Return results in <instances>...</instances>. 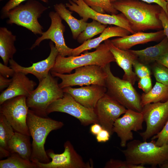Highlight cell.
<instances>
[{
	"label": "cell",
	"instance_id": "4",
	"mask_svg": "<svg viewBox=\"0 0 168 168\" xmlns=\"http://www.w3.org/2000/svg\"><path fill=\"white\" fill-rule=\"evenodd\" d=\"M155 141L142 142L135 139L127 143L126 149L120 150L129 163L155 167L168 160V145L158 146Z\"/></svg>",
	"mask_w": 168,
	"mask_h": 168
},
{
	"label": "cell",
	"instance_id": "11",
	"mask_svg": "<svg viewBox=\"0 0 168 168\" xmlns=\"http://www.w3.org/2000/svg\"><path fill=\"white\" fill-rule=\"evenodd\" d=\"M26 98L19 96L5 101L0 105V113L5 117L15 132L30 136L26 123L29 108Z\"/></svg>",
	"mask_w": 168,
	"mask_h": 168
},
{
	"label": "cell",
	"instance_id": "23",
	"mask_svg": "<svg viewBox=\"0 0 168 168\" xmlns=\"http://www.w3.org/2000/svg\"><path fill=\"white\" fill-rule=\"evenodd\" d=\"M138 60L146 65L156 62L162 55L168 53V39L166 36L157 44L140 50H130Z\"/></svg>",
	"mask_w": 168,
	"mask_h": 168
},
{
	"label": "cell",
	"instance_id": "1",
	"mask_svg": "<svg viewBox=\"0 0 168 168\" xmlns=\"http://www.w3.org/2000/svg\"><path fill=\"white\" fill-rule=\"evenodd\" d=\"M111 3L127 18L135 32L163 28L159 18L162 8L157 4L140 0H117Z\"/></svg>",
	"mask_w": 168,
	"mask_h": 168
},
{
	"label": "cell",
	"instance_id": "21",
	"mask_svg": "<svg viewBox=\"0 0 168 168\" xmlns=\"http://www.w3.org/2000/svg\"><path fill=\"white\" fill-rule=\"evenodd\" d=\"M165 36L163 30L154 32L139 31L131 35L113 39L111 41L117 48L124 50H128L136 45L159 41Z\"/></svg>",
	"mask_w": 168,
	"mask_h": 168
},
{
	"label": "cell",
	"instance_id": "26",
	"mask_svg": "<svg viewBox=\"0 0 168 168\" xmlns=\"http://www.w3.org/2000/svg\"><path fill=\"white\" fill-rule=\"evenodd\" d=\"M16 37L7 28L0 27V56L6 65H7L10 59H13L16 52L14 45Z\"/></svg>",
	"mask_w": 168,
	"mask_h": 168
},
{
	"label": "cell",
	"instance_id": "29",
	"mask_svg": "<svg viewBox=\"0 0 168 168\" xmlns=\"http://www.w3.org/2000/svg\"><path fill=\"white\" fill-rule=\"evenodd\" d=\"M107 26V25L93 20L92 22L87 23L85 29L78 35L77 39V42L82 44L95 36L101 33Z\"/></svg>",
	"mask_w": 168,
	"mask_h": 168
},
{
	"label": "cell",
	"instance_id": "48",
	"mask_svg": "<svg viewBox=\"0 0 168 168\" xmlns=\"http://www.w3.org/2000/svg\"><path fill=\"white\" fill-rule=\"evenodd\" d=\"M165 0V1H166V2L167 1H168V0Z\"/></svg>",
	"mask_w": 168,
	"mask_h": 168
},
{
	"label": "cell",
	"instance_id": "47",
	"mask_svg": "<svg viewBox=\"0 0 168 168\" xmlns=\"http://www.w3.org/2000/svg\"><path fill=\"white\" fill-rule=\"evenodd\" d=\"M167 9L168 13V1H167Z\"/></svg>",
	"mask_w": 168,
	"mask_h": 168
},
{
	"label": "cell",
	"instance_id": "10",
	"mask_svg": "<svg viewBox=\"0 0 168 168\" xmlns=\"http://www.w3.org/2000/svg\"><path fill=\"white\" fill-rule=\"evenodd\" d=\"M65 5L71 11L77 13L85 22L91 19L103 24L121 27L132 34L135 33L132 30L128 20L122 13L113 15L101 13L93 9L83 0H69Z\"/></svg>",
	"mask_w": 168,
	"mask_h": 168
},
{
	"label": "cell",
	"instance_id": "13",
	"mask_svg": "<svg viewBox=\"0 0 168 168\" xmlns=\"http://www.w3.org/2000/svg\"><path fill=\"white\" fill-rule=\"evenodd\" d=\"M64 151L61 154H56L52 150L46 152L52 161L47 163L38 161L34 162L37 168H91L93 166L86 163L76 152L71 142L66 141L64 144Z\"/></svg>",
	"mask_w": 168,
	"mask_h": 168
},
{
	"label": "cell",
	"instance_id": "16",
	"mask_svg": "<svg viewBox=\"0 0 168 168\" xmlns=\"http://www.w3.org/2000/svg\"><path fill=\"white\" fill-rule=\"evenodd\" d=\"M143 121L141 112L127 109L122 117L115 120L113 125V131L119 138L121 147H126L127 142L133 139L132 131L137 132L143 129Z\"/></svg>",
	"mask_w": 168,
	"mask_h": 168
},
{
	"label": "cell",
	"instance_id": "31",
	"mask_svg": "<svg viewBox=\"0 0 168 168\" xmlns=\"http://www.w3.org/2000/svg\"><path fill=\"white\" fill-rule=\"evenodd\" d=\"M91 8L98 12L117 14L118 12L113 6L110 0H83Z\"/></svg>",
	"mask_w": 168,
	"mask_h": 168
},
{
	"label": "cell",
	"instance_id": "43",
	"mask_svg": "<svg viewBox=\"0 0 168 168\" xmlns=\"http://www.w3.org/2000/svg\"><path fill=\"white\" fill-rule=\"evenodd\" d=\"M102 126L98 123H95L91 125L90 128V131L91 133L96 135L103 129Z\"/></svg>",
	"mask_w": 168,
	"mask_h": 168
},
{
	"label": "cell",
	"instance_id": "49",
	"mask_svg": "<svg viewBox=\"0 0 168 168\" xmlns=\"http://www.w3.org/2000/svg\"><path fill=\"white\" fill-rule=\"evenodd\" d=\"M3 0H0V1H3Z\"/></svg>",
	"mask_w": 168,
	"mask_h": 168
},
{
	"label": "cell",
	"instance_id": "34",
	"mask_svg": "<svg viewBox=\"0 0 168 168\" xmlns=\"http://www.w3.org/2000/svg\"><path fill=\"white\" fill-rule=\"evenodd\" d=\"M157 139L156 145L159 147L168 145V120L161 130L151 138L152 140Z\"/></svg>",
	"mask_w": 168,
	"mask_h": 168
},
{
	"label": "cell",
	"instance_id": "19",
	"mask_svg": "<svg viewBox=\"0 0 168 168\" xmlns=\"http://www.w3.org/2000/svg\"><path fill=\"white\" fill-rule=\"evenodd\" d=\"M12 81L7 88L0 95V104L13 98L24 96L27 97L35 89L37 83L30 80L26 75L20 72H15L12 77Z\"/></svg>",
	"mask_w": 168,
	"mask_h": 168
},
{
	"label": "cell",
	"instance_id": "22",
	"mask_svg": "<svg viewBox=\"0 0 168 168\" xmlns=\"http://www.w3.org/2000/svg\"><path fill=\"white\" fill-rule=\"evenodd\" d=\"M131 33L121 27L114 26L107 27L98 37L88 40L78 47L73 49L72 55H79L84 51L96 48L101 43L109 38L114 37H123L130 35Z\"/></svg>",
	"mask_w": 168,
	"mask_h": 168
},
{
	"label": "cell",
	"instance_id": "17",
	"mask_svg": "<svg viewBox=\"0 0 168 168\" xmlns=\"http://www.w3.org/2000/svg\"><path fill=\"white\" fill-rule=\"evenodd\" d=\"M50 48V54L46 59L36 63H33L30 67H25L17 63L13 59L9 60L10 67L15 72H20L25 75L31 74L34 75L39 80L41 81L46 77L53 67L58 52L54 42L51 41L49 43Z\"/></svg>",
	"mask_w": 168,
	"mask_h": 168
},
{
	"label": "cell",
	"instance_id": "5",
	"mask_svg": "<svg viewBox=\"0 0 168 168\" xmlns=\"http://www.w3.org/2000/svg\"><path fill=\"white\" fill-rule=\"evenodd\" d=\"M64 92L58 83L57 78L50 72L45 78L39 82L37 88L26 97V103L30 109L36 114L47 117L49 106L62 97Z\"/></svg>",
	"mask_w": 168,
	"mask_h": 168
},
{
	"label": "cell",
	"instance_id": "41",
	"mask_svg": "<svg viewBox=\"0 0 168 168\" xmlns=\"http://www.w3.org/2000/svg\"><path fill=\"white\" fill-rule=\"evenodd\" d=\"M117 0H110L111 2H113ZM144 2L149 3H155L160 6L165 11L167 16L168 13L167 9V2L165 0H140Z\"/></svg>",
	"mask_w": 168,
	"mask_h": 168
},
{
	"label": "cell",
	"instance_id": "44",
	"mask_svg": "<svg viewBox=\"0 0 168 168\" xmlns=\"http://www.w3.org/2000/svg\"><path fill=\"white\" fill-rule=\"evenodd\" d=\"M156 62L168 68V53L161 55L156 60Z\"/></svg>",
	"mask_w": 168,
	"mask_h": 168
},
{
	"label": "cell",
	"instance_id": "46",
	"mask_svg": "<svg viewBox=\"0 0 168 168\" xmlns=\"http://www.w3.org/2000/svg\"><path fill=\"white\" fill-rule=\"evenodd\" d=\"M159 166L161 168H168V160L165 161Z\"/></svg>",
	"mask_w": 168,
	"mask_h": 168
},
{
	"label": "cell",
	"instance_id": "12",
	"mask_svg": "<svg viewBox=\"0 0 168 168\" xmlns=\"http://www.w3.org/2000/svg\"><path fill=\"white\" fill-rule=\"evenodd\" d=\"M145 122V130L139 133L143 141H146L159 132L168 120V100L147 104L141 112Z\"/></svg>",
	"mask_w": 168,
	"mask_h": 168
},
{
	"label": "cell",
	"instance_id": "2",
	"mask_svg": "<svg viewBox=\"0 0 168 168\" xmlns=\"http://www.w3.org/2000/svg\"><path fill=\"white\" fill-rule=\"evenodd\" d=\"M26 123L32 139L30 161L43 163L50 161L47 154L44 145L46 138L52 131L58 129L63 123L50 118L40 116L29 109Z\"/></svg>",
	"mask_w": 168,
	"mask_h": 168
},
{
	"label": "cell",
	"instance_id": "36",
	"mask_svg": "<svg viewBox=\"0 0 168 168\" xmlns=\"http://www.w3.org/2000/svg\"><path fill=\"white\" fill-rule=\"evenodd\" d=\"M28 0H9L2 8L0 12V18L3 19L6 18L7 12L10 10L19 5L21 3ZM47 3L48 0H39Z\"/></svg>",
	"mask_w": 168,
	"mask_h": 168
},
{
	"label": "cell",
	"instance_id": "15",
	"mask_svg": "<svg viewBox=\"0 0 168 168\" xmlns=\"http://www.w3.org/2000/svg\"><path fill=\"white\" fill-rule=\"evenodd\" d=\"M49 16L51 21L50 27L36 40L30 49L32 50L39 46L43 40L49 39L54 42L60 55L62 57L72 56L73 49L68 47L65 43L63 34L65 27L62 22V19L56 12H50Z\"/></svg>",
	"mask_w": 168,
	"mask_h": 168
},
{
	"label": "cell",
	"instance_id": "45",
	"mask_svg": "<svg viewBox=\"0 0 168 168\" xmlns=\"http://www.w3.org/2000/svg\"><path fill=\"white\" fill-rule=\"evenodd\" d=\"M11 153L8 150L6 149L0 147V159L9 157L11 155Z\"/></svg>",
	"mask_w": 168,
	"mask_h": 168
},
{
	"label": "cell",
	"instance_id": "14",
	"mask_svg": "<svg viewBox=\"0 0 168 168\" xmlns=\"http://www.w3.org/2000/svg\"><path fill=\"white\" fill-rule=\"evenodd\" d=\"M127 109L106 93L98 101L94 110L98 123L107 130L111 135L115 120L124 114Z\"/></svg>",
	"mask_w": 168,
	"mask_h": 168
},
{
	"label": "cell",
	"instance_id": "7",
	"mask_svg": "<svg viewBox=\"0 0 168 168\" xmlns=\"http://www.w3.org/2000/svg\"><path fill=\"white\" fill-rule=\"evenodd\" d=\"M48 8L36 0H28L9 11L6 18L7 24H15L26 28L34 34L42 35L43 26L38 19Z\"/></svg>",
	"mask_w": 168,
	"mask_h": 168
},
{
	"label": "cell",
	"instance_id": "32",
	"mask_svg": "<svg viewBox=\"0 0 168 168\" xmlns=\"http://www.w3.org/2000/svg\"><path fill=\"white\" fill-rule=\"evenodd\" d=\"M153 75L157 82L168 86V68L156 62L152 67Z\"/></svg>",
	"mask_w": 168,
	"mask_h": 168
},
{
	"label": "cell",
	"instance_id": "9",
	"mask_svg": "<svg viewBox=\"0 0 168 168\" xmlns=\"http://www.w3.org/2000/svg\"><path fill=\"white\" fill-rule=\"evenodd\" d=\"M54 112L65 113L72 115L78 119L84 126L98 123L94 109L84 106L68 93L64 92L62 97L51 104L46 113L48 115Z\"/></svg>",
	"mask_w": 168,
	"mask_h": 168
},
{
	"label": "cell",
	"instance_id": "30",
	"mask_svg": "<svg viewBox=\"0 0 168 168\" xmlns=\"http://www.w3.org/2000/svg\"><path fill=\"white\" fill-rule=\"evenodd\" d=\"M14 131L13 128L5 117L0 113V147L8 150V142L14 135Z\"/></svg>",
	"mask_w": 168,
	"mask_h": 168
},
{
	"label": "cell",
	"instance_id": "42",
	"mask_svg": "<svg viewBox=\"0 0 168 168\" xmlns=\"http://www.w3.org/2000/svg\"><path fill=\"white\" fill-rule=\"evenodd\" d=\"M12 81V78L8 79L0 74V91L2 92L9 86Z\"/></svg>",
	"mask_w": 168,
	"mask_h": 168
},
{
	"label": "cell",
	"instance_id": "24",
	"mask_svg": "<svg viewBox=\"0 0 168 168\" xmlns=\"http://www.w3.org/2000/svg\"><path fill=\"white\" fill-rule=\"evenodd\" d=\"M54 8L55 12L69 26L73 39H77L79 34L85 29L87 23L82 18L79 20L75 18L72 15L73 12L67 8L65 4L57 3L54 5Z\"/></svg>",
	"mask_w": 168,
	"mask_h": 168
},
{
	"label": "cell",
	"instance_id": "33",
	"mask_svg": "<svg viewBox=\"0 0 168 168\" xmlns=\"http://www.w3.org/2000/svg\"><path fill=\"white\" fill-rule=\"evenodd\" d=\"M105 168H145L144 166L136 165L128 162L126 160L110 159L105 163Z\"/></svg>",
	"mask_w": 168,
	"mask_h": 168
},
{
	"label": "cell",
	"instance_id": "6",
	"mask_svg": "<svg viewBox=\"0 0 168 168\" xmlns=\"http://www.w3.org/2000/svg\"><path fill=\"white\" fill-rule=\"evenodd\" d=\"M107 74L105 86L106 93L127 109L141 112V96L128 81L115 76L112 73L110 63L104 67Z\"/></svg>",
	"mask_w": 168,
	"mask_h": 168
},
{
	"label": "cell",
	"instance_id": "18",
	"mask_svg": "<svg viewBox=\"0 0 168 168\" xmlns=\"http://www.w3.org/2000/svg\"><path fill=\"white\" fill-rule=\"evenodd\" d=\"M64 92L69 93L78 102L84 106L94 109L99 100L107 92L105 86L92 84L75 88L68 86L63 89Z\"/></svg>",
	"mask_w": 168,
	"mask_h": 168
},
{
	"label": "cell",
	"instance_id": "27",
	"mask_svg": "<svg viewBox=\"0 0 168 168\" xmlns=\"http://www.w3.org/2000/svg\"><path fill=\"white\" fill-rule=\"evenodd\" d=\"M141 98L142 107L150 103L166 102L168 100V86L156 82L148 92L142 94Z\"/></svg>",
	"mask_w": 168,
	"mask_h": 168
},
{
	"label": "cell",
	"instance_id": "20",
	"mask_svg": "<svg viewBox=\"0 0 168 168\" xmlns=\"http://www.w3.org/2000/svg\"><path fill=\"white\" fill-rule=\"evenodd\" d=\"M112 54L117 65L124 72L123 79L129 82L133 85L138 78L133 70L134 62L138 60L137 56L129 50L120 49L114 46L107 39L104 41Z\"/></svg>",
	"mask_w": 168,
	"mask_h": 168
},
{
	"label": "cell",
	"instance_id": "39",
	"mask_svg": "<svg viewBox=\"0 0 168 168\" xmlns=\"http://www.w3.org/2000/svg\"><path fill=\"white\" fill-rule=\"evenodd\" d=\"M159 18L161 23L165 35L168 39V18L162 9L160 14Z\"/></svg>",
	"mask_w": 168,
	"mask_h": 168
},
{
	"label": "cell",
	"instance_id": "3",
	"mask_svg": "<svg viewBox=\"0 0 168 168\" xmlns=\"http://www.w3.org/2000/svg\"><path fill=\"white\" fill-rule=\"evenodd\" d=\"M96 49L94 51L87 52L80 56L62 57L58 54L50 72L70 74L78 67L90 65L104 67L111 62H115L112 54L105 43L100 44Z\"/></svg>",
	"mask_w": 168,
	"mask_h": 168
},
{
	"label": "cell",
	"instance_id": "37",
	"mask_svg": "<svg viewBox=\"0 0 168 168\" xmlns=\"http://www.w3.org/2000/svg\"><path fill=\"white\" fill-rule=\"evenodd\" d=\"M138 87L144 93L148 92L152 88V84L150 76L139 78L138 83Z\"/></svg>",
	"mask_w": 168,
	"mask_h": 168
},
{
	"label": "cell",
	"instance_id": "35",
	"mask_svg": "<svg viewBox=\"0 0 168 168\" xmlns=\"http://www.w3.org/2000/svg\"><path fill=\"white\" fill-rule=\"evenodd\" d=\"M133 67L134 70V72L138 78L150 76V71L147 65L141 63L138 60L134 62Z\"/></svg>",
	"mask_w": 168,
	"mask_h": 168
},
{
	"label": "cell",
	"instance_id": "40",
	"mask_svg": "<svg viewBox=\"0 0 168 168\" xmlns=\"http://www.w3.org/2000/svg\"><path fill=\"white\" fill-rule=\"evenodd\" d=\"M110 136V133L107 130L103 128L96 135V139L99 142H105L109 140Z\"/></svg>",
	"mask_w": 168,
	"mask_h": 168
},
{
	"label": "cell",
	"instance_id": "38",
	"mask_svg": "<svg viewBox=\"0 0 168 168\" xmlns=\"http://www.w3.org/2000/svg\"><path fill=\"white\" fill-rule=\"evenodd\" d=\"M14 70L7 66L0 63V74L3 77L8 78L12 77L15 73Z\"/></svg>",
	"mask_w": 168,
	"mask_h": 168
},
{
	"label": "cell",
	"instance_id": "8",
	"mask_svg": "<svg viewBox=\"0 0 168 168\" xmlns=\"http://www.w3.org/2000/svg\"><path fill=\"white\" fill-rule=\"evenodd\" d=\"M72 74H61L50 72L52 75L59 77L62 82L59 84L63 88L74 86L97 84L105 86L107 74L104 67L96 65H90L77 68Z\"/></svg>",
	"mask_w": 168,
	"mask_h": 168
},
{
	"label": "cell",
	"instance_id": "28",
	"mask_svg": "<svg viewBox=\"0 0 168 168\" xmlns=\"http://www.w3.org/2000/svg\"><path fill=\"white\" fill-rule=\"evenodd\" d=\"M0 168H37L30 161L25 159L18 154L13 153L5 160L0 161Z\"/></svg>",
	"mask_w": 168,
	"mask_h": 168
},
{
	"label": "cell",
	"instance_id": "25",
	"mask_svg": "<svg viewBox=\"0 0 168 168\" xmlns=\"http://www.w3.org/2000/svg\"><path fill=\"white\" fill-rule=\"evenodd\" d=\"M30 137L15 132L8 144V150L11 154L17 153L22 158L30 161L31 144Z\"/></svg>",
	"mask_w": 168,
	"mask_h": 168
}]
</instances>
